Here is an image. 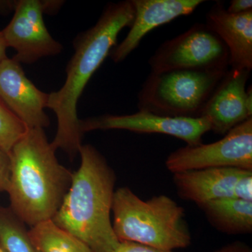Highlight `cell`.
<instances>
[{"mask_svg":"<svg viewBox=\"0 0 252 252\" xmlns=\"http://www.w3.org/2000/svg\"><path fill=\"white\" fill-rule=\"evenodd\" d=\"M135 16L132 0L109 3L94 27L82 33L75 41V53L67 67L64 85L49 94L47 108L57 117V131L51 145L69 155L79 153L82 132L77 116L78 100L104 60L116 45L124 28L130 27Z\"/></svg>","mask_w":252,"mask_h":252,"instance_id":"6da1fadb","label":"cell"},{"mask_svg":"<svg viewBox=\"0 0 252 252\" xmlns=\"http://www.w3.org/2000/svg\"><path fill=\"white\" fill-rule=\"evenodd\" d=\"M42 128L27 129L10 152L7 190L23 223L53 220L67 193L72 173L60 164Z\"/></svg>","mask_w":252,"mask_h":252,"instance_id":"7a4b0ae2","label":"cell"},{"mask_svg":"<svg viewBox=\"0 0 252 252\" xmlns=\"http://www.w3.org/2000/svg\"><path fill=\"white\" fill-rule=\"evenodd\" d=\"M81 164L53 220L93 252H113L119 241L111 220L116 177L103 156L81 145Z\"/></svg>","mask_w":252,"mask_h":252,"instance_id":"3957f363","label":"cell"},{"mask_svg":"<svg viewBox=\"0 0 252 252\" xmlns=\"http://www.w3.org/2000/svg\"><path fill=\"white\" fill-rule=\"evenodd\" d=\"M112 211L113 228L119 242L172 252L191 243L185 209L167 195L142 200L122 187L114 192Z\"/></svg>","mask_w":252,"mask_h":252,"instance_id":"277c9868","label":"cell"},{"mask_svg":"<svg viewBox=\"0 0 252 252\" xmlns=\"http://www.w3.org/2000/svg\"><path fill=\"white\" fill-rule=\"evenodd\" d=\"M227 71L151 72L137 96L139 111L164 117H200Z\"/></svg>","mask_w":252,"mask_h":252,"instance_id":"5b68a950","label":"cell"},{"mask_svg":"<svg viewBox=\"0 0 252 252\" xmlns=\"http://www.w3.org/2000/svg\"><path fill=\"white\" fill-rule=\"evenodd\" d=\"M228 50L205 23H195L188 31L159 46L149 59L151 72L174 70L212 72L229 69Z\"/></svg>","mask_w":252,"mask_h":252,"instance_id":"8992f818","label":"cell"},{"mask_svg":"<svg viewBox=\"0 0 252 252\" xmlns=\"http://www.w3.org/2000/svg\"><path fill=\"white\" fill-rule=\"evenodd\" d=\"M165 165L173 174L220 167L252 170V117L217 142L177 149L167 158Z\"/></svg>","mask_w":252,"mask_h":252,"instance_id":"52a82bcc","label":"cell"},{"mask_svg":"<svg viewBox=\"0 0 252 252\" xmlns=\"http://www.w3.org/2000/svg\"><path fill=\"white\" fill-rule=\"evenodd\" d=\"M49 4L39 0L17 1L11 22L0 31L6 47L16 50L13 59L18 63L31 64L62 51V45L50 34L44 23L43 14Z\"/></svg>","mask_w":252,"mask_h":252,"instance_id":"ba28073f","label":"cell"},{"mask_svg":"<svg viewBox=\"0 0 252 252\" xmlns=\"http://www.w3.org/2000/svg\"><path fill=\"white\" fill-rule=\"evenodd\" d=\"M82 133L94 130H126L139 133H159L185 141L187 145L202 143V137L211 130L205 117H169L139 111L128 115H102L80 120Z\"/></svg>","mask_w":252,"mask_h":252,"instance_id":"9c48e42d","label":"cell"},{"mask_svg":"<svg viewBox=\"0 0 252 252\" xmlns=\"http://www.w3.org/2000/svg\"><path fill=\"white\" fill-rule=\"evenodd\" d=\"M250 71L229 69L212 93L202 112L211 130L218 135L227 132L252 117V89H247Z\"/></svg>","mask_w":252,"mask_h":252,"instance_id":"30bf717a","label":"cell"},{"mask_svg":"<svg viewBox=\"0 0 252 252\" xmlns=\"http://www.w3.org/2000/svg\"><path fill=\"white\" fill-rule=\"evenodd\" d=\"M49 95L28 79L16 60L6 58L0 63V99L27 128L49 126L44 112Z\"/></svg>","mask_w":252,"mask_h":252,"instance_id":"8fae6325","label":"cell"},{"mask_svg":"<svg viewBox=\"0 0 252 252\" xmlns=\"http://www.w3.org/2000/svg\"><path fill=\"white\" fill-rule=\"evenodd\" d=\"M135 16L125 39L112 51L115 63L124 61L138 47L146 34L156 28L189 16L203 0H132Z\"/></svg>","mask_w":252,"mask_h":252,"instance_id":"7c38bea8","label":"cell"},{"mask_svg":"<svg viewBox=\"0 0 252 252\" xmlns=\"http://www.w3.org/2000/svg\"><path fill=\"white\" fill-rule=\"evenodd\" d=\"M205 24L228 49L230 69L251 72L252 11L240 14H230L222 1H217L207 13Z\"/></svg>","mask_w":252,"mask_h":252,"instance_id":"4fadbf2b","label":"cell"},{"mask_svg":"<svg viewBox=\"0 0 252 252\" xmlns=\"http://www.w3.org/2000/svg\"><path fill=\"white\" fill-rule=\"evenodd\" d=\"M243 169H202L173 174L179 195L198 206L217 199L234 198L233 189Z\"/></svg>","mask_w":252,"mask_h":252,"instance_id":"5bb4252c","label":"cell"},{"mask_svg":"<svg viewBox=\"0 0 252 252\" xmlns=\"http://www.w3.org/2000/svg\"><path fill=\"white\" fill-rule=\"evenodd\" d=\"M216 229L226 234L252 231V202L235 198L211 200L198 206Z\"/></svg>","mask_w":252,"mask_h":252,"instance_id":"9a60e30c","label":"cell"},{"mask_svg":"<svg viewBox=\"0 0 252 252\" xmlns=\"http://www.w3.org/2000/svg\"><path fill=\"white\" fill-rule=\"evenodd\" d=\"M29 235L39 252H93L79 239L60 228L52 220L32 226Z\"/></svg>","mask_w":252,"mask_h":252,"instance_id":"2e32d148","label":"cell"},{"mask_svg":"<svg viewBox=\"0 0 252 252\" xmlns=\"http://www.w3.org/2000/svg\"><path fill=\"white\" fill-rule=\"evenodd\" d=\"M0 243L6 252H39L24 223L16 215L1 209Z\"/></svg>","mask_w":252,"mask_h":252,"instance_id":"e0dca14e","label":"cell"},{"mask_svg":"<svg viewBox=\"0 0 252 252\" xmlns=\"http://www.w3.org/2000/svg\"><path fill=\"white\" fill-rule=\"evenodd\" d=\"M27 129L0 99V147L9 155Z\"/></svg>","mask_w":252,"mask_h":252,"instance_id":"ac0fdd59","label":"cell"},{"mask_svg":"<svg viewBox=\"0 0 252 252\" xmlns=\"http://www.w3.org/2000/svg\"><path fill=\"white\" fill-rule=\"evenodd\" d=\"M234 198L252 202V170H243L235 182Z\"/></svg>","mask_w":252,"mask_h":252,"instance_id":"d6986e66","label":"cell"},{"mask_svg":"<svg viewBox=\"0 0 252 252\" xmlns=\"http://www.w3.org/2000/svg\"><path fill=\"white\" fill-rule=\"evenodd\" d=\"M9 175V155L0 147V191L7 190Z\"/></svg>","mask_w":252,"mask_h":252,"instance_id":"ffe728a7","label":"cell"},{"mask_svg":"<svg viewBox=\"0 0 252 252\" xmlns=\"http://www.w3.org/2000/svg\"><path fill=\"white\" fill-rule=\"evenodd\" d=\"M113 252H173L158 250L141 244L131 242H120L117 249Z\"/></svg>","mask_w":252,"mask_h":252,"instance_id":"44dd1931","label":"cell"},{"mask_svg":"<svg viewBox=\"0 0 252 252\" xmlns=\"http://www.w3.org/2000/svg\"><path fill=\"white\" fill-rule=\"evenodd\" d=\"M227 11L232 14H240L252 11V0H233L226 8Z\"/></svg>","mask_w":252,"mask_h":252,"instance_id":"7402d4cb","label":"cell"},{"mask_svg":"<svg viewBox=\"0 0 252 252\" xmlns=\"http://www.w3.org/2000/svg\"><path fill=\"white\" fill-rule=\"evenodd\" d=\"M210 252H252V251L251 248L246 244L241 242H235Z\"/></svg>","mask_w":252,"mask_h":252,"instance_id":"603a6c76","label":"cell"},{"mask_svg":"<svg viewBox=\"0 0 252 252\" xmlns=\"http://www.w3.org/2000/svg\"><path fill=\"white\" fill-rule=\"evenodd\" d=\"M6 49H7V47H6L4 41L1 37V34H0V63L7 58L6 55Z\"/></svg>","mask_w":252,"mask_h":252,"instance_id":"cb8c5ba5","label":"cell"},{"mask_svg":"<svg viewBox=\"0 0 252 252\" xmlns=\"http://www.w3.org/2000/svg\"><path fill=\"white\" fill-rule=\"evenodd\" d=\"M0 252H5L4 249L1 248V247H0Z\"/></svg>","mask_w":252,"mask_h":252,"instance_id":"d4e9b609","label":"cell"}]
</instances>
